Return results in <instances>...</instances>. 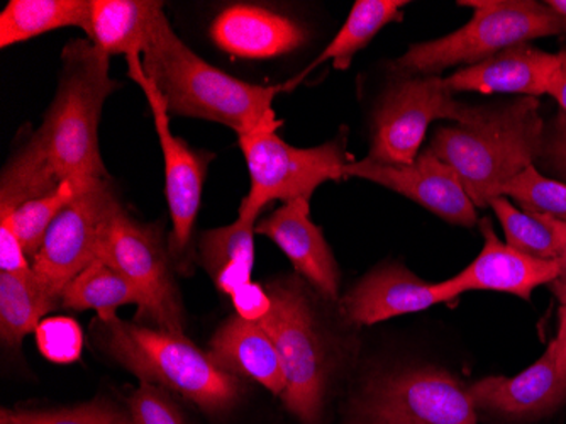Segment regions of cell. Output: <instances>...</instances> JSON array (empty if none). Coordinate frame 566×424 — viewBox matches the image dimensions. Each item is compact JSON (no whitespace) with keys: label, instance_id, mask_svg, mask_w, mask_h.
Segmentation results:
<instances>
[{"label":"cell","instance_id":"obj_30","mask_svg":"<svg viewBox=\"0 0 566 424\" xmlns=\"http://www.w3.org/2000/svg\"><path fill=\"white\" fill-rule=\"evenodd\" d=\"M0 424H135L109 401L95 400L56 410H2Z\"/></svg>","mask_w":566,"mask_h":424},{"label":"cell","instance_id":"obj_37","mask_svg":"<svg viewBox=\"0 0 566 424\" xmlns=\"http://www.w3.org/2000/svg\"><path fill=\"white\" fill-rule=\"evenodd\" d=\"M558 318V334L552 341V347L555 352L556 369H558L559 375L566 379V304L559 306Z\"/></svg>","mask_w":566,"mask_h":424},{"label":"cell","instance_id":"obj_9","mask_svg":"<svg viewBox=\"0 0 566 424\" xmlns=\"http://www.w3.org/2000/svg\"><path fill=\"white\" fill-rule=\"evenodd\" d=\"M469 387L438 369L403 370L368 382L349 424H479Z\"/></svg>","mask_w":566,"mask_h":424},{"label":"cell","instance_id":"obj_11","mask_svg":"<svg viewBox=\"0 0 566 424\" xmlns=\"http://www.w3.org/2000/svg\"><path fill=\"white\" fill-rule=\"evenodd\" d=\"M120 209L123 204L107 178L81 187L50 226L43 247L31 261L36 276L62 296L65 287L97 260L102 232Z\"/></svg>","mask_w":566,"mask_h":424},{"label":"cell","instance_id":"obj_15","mask_svg":"<svg viewBox=\"0 0 566 424\" xmlns=\"http://www.w3.org/2000/svg\"><path fill=\"white\" fill-rule=\"evenodd\" d=\"M256 235L266 236L287 255L297 273L329 301L339 296V270L323 229L311 219L307 199L283 204L272 216L256 223Z\"/></svg>","mask_w":566,"mask_h":424},{"label":"cell","instance_id":"obj_5","mask_svg":"<svg viewBox=\"0 0 566 424\" xmlns=\"http://www.w3.org/2000/svg\"><path fill=\"white\" fill-rule=\"evenodd\" d=\"M458 4L472 8L473 18L448 37L412 44L392 63L394 72L431 76L458 63L476 65L536 38L566 33L565 19L533 0H470Z\"/></svg>","mask_w":566,"mask_h":424},{"label":"cell","instance_id":"obj_39","mask_svg":"<svg viewBox=\"0 0 566 424\" xmlns=\"http://www.w3.org/2000/svg\"><path fill=\"white\" fill-rule=\"evenodd\" d=\"M558 263V276H556V279L553 280V282H549L548 286L549 289H552L553 294H555V298L558 299L559 304H566V241Z\"/></svg>","mask_w":566,"mask_h":424},{"label":"cell","instance_id":"obj_10","mask_svg":"<svg viewBox=\"0 0 566 424\" xmlns=\"http://www.w3.org/2000/svg\"><path fill=\"white\" fill-rule=\"evenodd\" d=\"M482 111L454 101L441 76H410L390 89L378 105L368 158L385 165H412L432 121L472 124Z\"/></svg>","mask_w":566,"mask_h":424},{"label":"cell","instance_id":"obj_1","mask_svg":"<svg viewBox=\"0 0 566 424\" xmlns=\"http://www.w3.org/2000/svg\"><path fill=\"white\" fill-rule=\"evenodd\" d=\"M143 69L175 116L214 121L238 136L280 126L272 102L287 85L248 84L196 55L171 30L164 8L153 19Z\"/></svg>","mask_w":566,"mask_h":424},{"label":"cell","instance_id":"obj_26","mask_svg":"<svg viewBox=\"0 0 566 424\" xmlns=\"http://www.w3.org/2000/svg\"><path fill=\"white\" fill-rule=\"evenodd\" d=\"M138 290L106 261L95 260L82 270L62 294V306L73 311H95L98 320L117 318V309L139 306Z\"/></svg>","mask_w":566,"mask_h":424},{"label":"cell","instance_id":"obj_18","mask_svg":"<svg viewBox=\"0 0 566 424\" xmlns=\"http://www.w3.org/2000/svg\"><path fill=\"white\" fill-rule=\"evenodd\" d=\"M558 69V55L523 43L507 48L476 65L458 70L444 79L450 92L482 94H524L539 97L548 94L553 75Z\"/></svg>","mask_w":566,"mask_h":424},{"label":"cell","instance_id":"obj_36","mask_svg":"<svg viewBox=\"0 0 566 424\" xmlns=\"http://www.w3.org/2000/svg\"><path fill=\"white\" fill-rule=\"evenodd\" d=\"M549 156L553 164L566 175V113H559L549 142Z\"/></svg>","mask_w":566,"mask_h":424},{"label":"cell","instance_id":"obj_21","mask_svg":"<svg viewBox=\"0 0 566 424\" xmlns=\"http://www.w3.org/2000/svg\"><path fill=\"white\" fill-rule=\"evenodd\" d=\"M160 8L153 0H92L87 40L107 56L143 55Z\"/></svg>","mask_w":566,"mask_h":424},{"label":"cell","instance_id":"obj_22","mask_svg":"<svg viewBox=\"0 0 566 424\" xmlns=\"http://www.w3.org/2000/svg\"><path fill=\"white\" fill-rule=\"evenodd\" d=\"M62 304V296L51 289L33 269L0 272V338L6 349H21L22 340L34 333L41 321Z\"/></svg>","mask_w":566,"mask_h":424},{"label":"cell","instance_id":"obj_38","mask_svg":"<svg viewBox=\"0 0 566 424\" xmlns=\"http://www.w3.org/2000/svg\"><path fill=\"white\" fill-rule=\"evenodd\" d=\"M548 94L555 97L563 113H566V48L558 53V69L553 75Z\"/></svg>","mask_w":566,"mask_h":424},{"label":"cell","instance_id":"obj_4","mask_svg":"<svg viewBox=\"0 0 566 424\" xmlns=\"http://www.w3.org/2000/svg\"><path fill=\"white\" fill-rule=\"evenodd\" d=\"M111 56L88 40H73L63 50L55 101L36 131L63 182L81 189L107 178L98 148V121L107 97L120 87L109 73Z\"/></svg>","mask_w":566,"mask_h":424},{"label":"cell","instance_id":"obj_33","mask_svg":"<svg viewBox=\"0 0 566 424\" xmlns=\"http://www.w3.org/2000/svg\"><path fill=\"white\" fill-rule=\"evenodd\" d=\"M127 413L135 424H187L168 391L146 382L129 395Z\"/></svg>","mask_w":566,"mask_h":424},{"label":"cell","instance_id":"obj_25","mask_svg":"<svg viewBox=\"0 0 566 424\" xmlns=\"http://www.w3.org/2000/svg\"><path fill=\"white\" fill-rule=\"evenodd\" d=\"M63 184L46 146L34 133L12 156L0 177V218H8L22 204L55 193Z\"/></svg>","mask_w":566,"mask_h":424},{"label":"cell","instance_id":"obj_19","mask_svg":"<svg viewBox=\"0 0 566 424\" xmlns=\"http://www.w3.org/2000/svg\"><path fill=\"white\" fill-rule=\"evenodd\" d=\"M211 38L238 59L266 60L297 50L305 40L297 22L259 6L224 9L211 25Z\"/></svg>","mask_w":566,"mask_h":424},{"label":"cell","instance_id":"obj_28","mask_svg":"<svg viewBox=\"0 0 566 424\" xmlns=\"http://www.w3.org/2000/svg\"><path fill=\"white\" fill-rule=\"evenodd\" d=\"M403 6H407L403 0H358L355 2L345 25L308 70H313L314 66L321 65L327 60L333 62L334 69H349L356 53L364 50L380 33L381 28L390 22L399 21L400 9Z\"/></svg>","mask_w":566,"mask_h":424},{"label":"cell","instance_id":"obj_23","mask_svg":"<svg viewBox=\"0 0 566 424\" xmlns=\"http://www.w3.org/2000/svg\"><path fill=\"white\" fill-rule=\"evenodd\" d=\"M256 223L238 216L231 225L202 232L200 263L222 294L231 296L234 290L251 282Z\"/></svg>","mask_w":566,"mask_h":424},{"label":"cell","instance_id":"obj_2","mask_svg":"<svg viewBox=\"0 0 566 424\" xmlns=\"http://www.w3.org/2000/svg\"><path fill=\"white\" fill-rule=\"evenodd\" d=\"M542 146L539 102L524 97L501 110H483L472 124L441 127L428 149L453 168L473 206L485 207L533 165Z\"/></svg>","mask_w":566,"mask_h":424},{"label":"cell","instance_id":"obj_13","mask_svg":"<svg viewBox=\"0 0 566 424\" xmlns=\"http://www.w3.org/2000/svg\"><path fill=\"white\" fill-rule=\"evenodd\" d=\"M345 177L364 178L384 185L407 199L421 204L451 225L473 226L476 207L453 168L432 155L422 152L412 165H385L364 158L346 165Z\"/></svg>","mask_w":566,"mask_h":424},{"label":"cell","instance_id":"obj_24","mask_svg":"<svg viewBox=\"0 0 566 424\" xmlns=\"http://www.w3.org/2000/svg\"><path fill=\"white\" fill-rule=\"evenodd\" d=\"M92 0H11L0 14V48L63 28H91Z\"/></svg>","mask_w":566,"mask_h":424},{"label":"cell","instance_id":"obj_12","mask_svg":"<svg viewBox=\"0 0 566 424\" xmlns=\"http://www.w3.org/2000/svg\"><path fill=\"white\" fill-rule=\"evenodd\" d=\"M127 73L142 87L165 161V193L170 209L174 231L170 236V251L184 255L189 248L193 226L202 203L203 180L208 174L211 153L196 152L170 130V113L167 102L157 85L149 81L143 69L142 55L127 56Z\"/></svg>","mask_w":566,"mask_h":424},{"label":"cell","instance_id":"obj_16","mask_svg":"<svg viewBox=\"0 0 566 424\" xmlns=\"http://www.w3.org/2000/svg\"><path fill=\"white\" fill-rule=\"evenodd\" d=\"M480 229L483 248L479 257L451 277L460 294L470 290H494L530 301L536 287L553 282L558 276V261L539 260L502 244L491 219H482Z\"/></svg>","mask_w":566,"mask_h":424},{"label":"cell","instance_id":"obj_20","mask_svg":"<svg viewBox=\"0 0 566 424\" xmlns=\"http://www.w3.org/2000/svg\"><path fill=\"white\" fill-rule=\"evenodd\" d=\"M209 355L234 378L250 379L282 397L287 389L279 350L265 328L240 316L226 320L209 341Z\"/></svg>","mask_w":566,"mask_h":424},{"label":"cell","instance_id":"obj_29","mask_svg":"<svg viewBox=\"0 0 566 424\" xmlns=\"http://www.w3.org/2000/svg\"><path fill=\"white\" fill-rule=\"evenodd\" d=\"M76 194H78L76 184L63 182L59 189L50 196L22 204L8 218H0V225L11 226L12 231L21 241L25 255L33 261L40 248L43 247L48 229L59 218L60 213L75 199Z\"/></svg>","mask_w":566,"mask_h":424},{"label":"cell","instance_id":"obj_3","mask_svg":"<svg viewBox=\"0 0 566 424\" xmlns=\"http://www.w3.org/2000/svg\"><path fill=\"white\" fill-rule=\"evenodd\" d=\"M102 352L146 384L177 392L209 414L233 410L240 401V379L222 370L186 334L113 318L95 320Z\"/></svg>","mask_w":566,"mask_h":424},{"label":"cell","instance_id":"obj_8","mask_svg":"<svg viewBox=\"0 0 566 424\" xmlns=\"http://www.w3.org/2000/svg\"><path fill=\"white\" fill-rule=\"evenodd\" d=\"M97 260L106 261L138 290L136 323L186 334V314L157 225H143L117 210L102 232Z\"/></svg>","mask_w":566,"mask_h":424},{"label":"cell","instance_id":"obj_31","mask_svg":"<svg viewBox=\"0 0 566 424\" xmlns=\"http://www.w3.org/2000/svg\"><path fill=\"white\" fill-rule=\"evenodd\" d=\"M505 196L516 199L531 215L552 216L566 223V184L546 178L534 165L505 185L502 197Z\"/></svg>","mask_w":566,"mask_h":424},{"label":"cell","instance_id":"obj_40","mask_svg":"<svg viewBox=\"0 0 566 424\" xmlns=\"http://www.w3.org/2000/svg\"><path fill=\"white\" fill-rule=\"evenodd\" d=\"M545 4L566 21V0H548Z\"/></svg>","mask_w":566,"mask_h":424},{"label":"cell","instance_id":"obj_6","mask_svg":"<svg viewBox=\"0 0 566 424\" xmlns=\"http://www.w3.org/2000/svg\"><path fill=\"white\" fill-rule=\"evenodd\" d=\"M269 292L272 312L260 324L275 343L285 370L283 404L302 424H319L329 370L313 306L298 280H275Z\"/></svg>","mask_w":566,"mask_h":424},{"label":"cell","instance_id":"obj_7","mask_svg":"<svg viewBox=\"0 0 566 424\" xmlns=\"http://www.w3.org/2000/svg\"><path fill=\"white\" fill-rule=\"evenodd\" d=\"M238 139L251 178L250 193L240 204V218L256 221L273 200H311L324 182L346 178L349 162L342 139L316 148H295L273 130L254 131Z\"/></svg>","mask_w":566,"mask_h":424},{"label":"cell","instance_id":"obj_14","mask_svg":"<svg viewBox=\"0 0 566 424\" xmlns=\"http://www.w3.org/2000/svg\"><path fill=\"white\" fill-rule=\"evenodd\" d=\"M453 280L429 283L402 265H385L359 280L339 302L343 318L358 327H371L403 314L460 298Z\"/></svg>","mask_w":566,"mask_h":424},{"label":"cell","instance_id":"obj_27","mask_svg":"<svg viewBox=\"0 0 566 424\" xmlns=\"http://www.w3.org/2000/svg\"><path fill=\"white\" fill-rule=\"evenodd\" d=\"M505 244L539 260L558 261L566 241V223L546 215H531L512 206L505 197L492 200Z\"/></svg>","mask_w":566,"mask_h":424},{"label":"cell","instance_id":"obj_17","mask_svg":"<svg viewBox=\"0 0 566 424\" xmlns=\"http://www.w3.org/2000/svg\"><path fill=\"white\" fill-rule=\"evenodd\" d=\"M479 410L507 417H539L566 403V379L556 369L552 343L516 378H485L469 387Z\"/></svg>","mask_w":566,"mask_h":424},{"label":"cell","instance_id":"obj_35","mask_svg":"<svg viewBox=\"0 0 566 424\" xmlns=\"http://www.w3.org/2000/svg\"><path fill=\"white\" fill-rule=\"evenodd\" d=\"M33 269L30 257L25 255L18 235L11 226L0 225V270L2 272H28Z\"/></svg>","mask_w":566,"mask_h":424},{"label":"cell","instance_id":"obj_32","mask_svg":"<svg viewBox=\"0 0 566 424\" xmlns=\"http://www.w3.org/2000/svg\"><path fill=\"white\" fill-rule=\"evenodd\" d=\"M38 350L48 362L70 365L78 362L84 352V331L81 324L65 316L44 318L34 331Z\"/></svg>","mask_w":566,"mask_h":424},{"label":"cell","instance_id":"obj_34","mask_svg":"<svg viewBox=\"0 0 566 424\" xmlns=\"http://www.w3.org/2000/svg\"><path fill=\"white\" fill-rule=\"evenodd\" d=\"M237 316L250 323H262L272 312L273 299L269 289L256 282H248L229 296Z\"/></svg>","mask_w":566,"mask_h":424}]
</instances>
